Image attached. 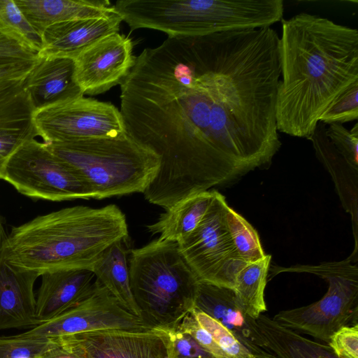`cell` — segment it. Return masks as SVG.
<instances>
[{
	"label": "cell",
	"mask_w": 358,
	"mask_h": 358,
	"mask_svg": "<svg viewBox=\"0 0 358 358\" xmlns=\"http://www.w3.org/2000/svg\"><path fill=\"white\" fill-rule=\"evenodd\" d=\"M280 37L271 27L169 36L120 84L127 131L160 157L143 193L168 209L268 165L281 146Z\"/></svg>",
	"instance_id": "1"
},
{
	"label": "cell",
	"mask_w": 358,
	"mask_h": 358,
	"mask_svg": "<svg viewBox=\"0 0 358 358\" xmlns=\"http://www.w3.org/2000/svg\"><path fill=\"white\" fill-rule=\"evenodd\" d=\"M281 22L277 129L310 140L322 114L358 83V31L308 13Z\"/></svg>",
	"instance_id": "2"
},
{
	"label": "cell",
	"mask_w": 358,
	"mask_h": 358,
	"mask_svg": "<svg viewBox=\"0 0 358 358\" xmlns=\"http://www.w3.org/2000/svg\"><path fill=\"white\" fill-rule=\"evenodd\" d=\"M1 249L8 264L42 274L60 269L88 268L113 243L128 238L124 213L115 204L76 206L55 210L7 233L1 226Z\"/></svg>",
	"instance_id": "3"
},
{
	"label": "cell",
	"mask_w": 358,
	"mask_h": 358,
	"mask_svg": "<svg viewBox=\"0 0 358 358\" xmlns=\"http://www.w3.org/2000/svg\"><path fill=\"white\" fill-rule=\"evenodd\" d=\"M115 10L131 30L199 36L271 27L283 15L280 0H119Z\"/></svg>",
	"instance_id": "4"
},
{
	"label": "cell",
	"mask_w": 358,
	"mask_h": 358,
	"mask_svg": "<svg viewBox=\"0 0 358 358\" xmlns=\"http://www.w3.org/2000/svg\"><path fill=\"white\" fill-rule=\"evenodd\" d=\"M131 292L150 329L169 331L194 308L199 280L176 242L157 238L129 251Z\"/></svg>",
	"instance_id": "5"
},
{
	"label": "cell",
	"mask_w": 358,
	"mask_h": 358,
	"mask_svg": "<svg viewBox=\"0 0 358 358\" xmlns=\"http://www.w3.org/2000/svg\"><path fill=\"white\" fill-rule=\"evenodd\" d=\"M45 144L78 173L95 199L143 194L160 166L159 156L127 131L115 137Z\"/></svg>",
	"instance_id": "6"
},
{
	"label": "cell",
	"mask_w": 358,
	"mask_h": 358,
	"mask_svg": "<svg viewBox=\"0 0 358 358\" xmlns=\"http://www.w3.org/2000/svg\"><path fill=\"white\" fill-rule=\"evenodd\" d=\"M292 272H308L324 278L328 290L319 301L310 305L282 310L273 320L296 332L329 342L345 326L358 324V269L345 260L318 266L284 268Z\"/></svg>",
	"instance_id": "7"
},
{
	"label": "cell",
	"mask_w": 358,
	"mask_h": 358,
	"mask_svg": "<svg viewBox=\"0 0 358 358\" xmlns=\"http://www.w3.org/2000/svg\"><path fill=\"white\" fill-rule=\"evenodd\" d=\"M3 180L34 199L62 201L93 198L78 173L36 138L23 143L10 156Z\"/></svg>",
	"instance_id": "8"
},
{
	"label": "cell",
	"mask_w": 358,
	"mask_h": 358,
	"mask_svg": "<svg viewBox=\"0 0 358 358\" xmlns=\"http://www.w3.org/2000/svg\"><path fill=\"white\" fill-rule=\"evenodd\" d=\"M225 198L215 190L201 222L178 242V249L199 281L234 289L238 271L245 266L238 256L225 219Z\"/></svg>",
	"instance_id": "9"
},
{
	"label": "cell",
	"mask_w": 358,
	"mask_h": 358,
	"mask_svg": "<svg viewBox=\"0 0 358 358\" xmlns=\"http://www.w3.org/2000/svg\"><path fill=\"white\" fill-rule=\"evenodd\" d=\"M34 126L44 143L115 137L127 132L113 104L84 96L36 110Z\"/></svg>",
	"instance_id": "10"
},
{
	"label": "cell",
	"mask_w": 358,
	"mask_h": 358,
	"mask_svg": "<svg viewBox=\"0 0 358 358\" xmlns=\"http://www.w3.org/2000/svg\"><path fill=\"white\" fill-rule=\"evenodd\" d=\"M145 329L150 328L125 309L96 280L91 292L77 303L24 333L50 338L106 329Z\"/></svg>",
	"instance_id": "11"
},
{
	"label": "cell",
	"mask_w": 358,
	"mask_h": 358,
	"mask_svg": "<svg viewBox=\"0 0 358 358\" xmlns=\"http://www.w3.org/2000/svg\"><path fill=\"white\" fill-rule=\"evenodd\" d=\"M57 338L79 358H171L169 334L161 329H106Z\"/></svg>",
	"instance_id": "12"
},
{
	"label": "cell",
	"mask_w": 358,
	"mask_h": 358,
	"mask_svg": "<svg viewBox=\"0 0 358 358\" xmlns=\"http://www.w3.org/2000/svg\"><path fill=\"white\" fill-rule=\"evenodd\" d=\"M132 41L109 34L74 59L75 78L83 94L94 95L121 84L135 64Z\"/></svg>",
	"instance_id": "13"
},
{
	"label": "cell",
	"mask_w": 358,
	"mask_h": 358,
	"mask_svg": "<svg viewBox=\"0 0 358 358\" xmlns=\"http://www.w3.org/2000/svg\"><path fill=\"white\" fill-rule=\"evenodd\" d=\"M23 81L0 80V179L15 151L38 136L34 122L35 110Z\"/></svg>",
	"instance_id": "14"
},
{
	"label": "cell",
	"mask_w": 358,
	"mask_h": 358,
	"mask_svg": "<svg viewBox=\"0 0 358 358\" xmlns=\"http://www.w3.org/2000/svg\"><path fill=\"white\" fill-rule=\"evenodd\" d=\"M122 22V17L115 10L99 17L54 24L47 27L41 35L43 46L39 55L74 59L101 38L118 33Z\"/></svg>",
	"instance_id": "15"
},
{
	"label": "cell",
	"mask_w": 358,
	"mask_h": 358,
	"mask_svg": "<svg viewBox=\"0 0 358 358\" xmlns=\"http://www.w3.org/2000/svg\"><path fill=\"white\" fill-rule=\"evenodd\" d=\"M36 110L83 96L75 78L74 59L41 56L23 81Z\"/></svg>",
	"instance_id": "16"
},
{
	"label": "cell",
	"mask_w": 358,
	"mask_h": 358,
	"mask_svg": "<svg viewBox=\"0 0 358 358\" xmlns=\"http://www.w3.org/2000/svg\"><path fill=\"white\" fill-rule=\"evenodd\" d=\"M1 226L0 330L34 327L38 325L34 287L39 275L17 269L6 262L1 249Z\"/></svg>",
	"instance_id": "17"
},
{
	"label": "cell",
	"mask_w": 358,
	"mask_h": 358,
	"mask_svg": "<svg viewBox=\"0 0 358 358\" xmlns=\"http://www.w3.org/2000/svg\"><path fill=\"white\" fill-rule=\"evenodd\" d=\"M36 299L38 325L58 316L87 296L96 279L88 268L60 269L41 275Z\"/></svg>",
	"instance_id": "18"
},
{
	"label": "cell",
	"mask_w": 358,
	"mask_h": 358,
	"mask_svg": "<svg viewBox=\"0 0 358 358\" xmlns=\"http://www.w3.org/2000/svg\"><path fill=\"white\" fill-rule=\"evenodd\" d=\"M250 345L277 358H338L328 345L312 341L260 315L248 318Z\"/></svg>",
	"instance_id": "19"
},
{
	"label": "cell",
	"mask_w": 358,
	"mask_h": 358,
	"mask_svg": "<svg viewBox=\"0 0 358 358\" xmlns=\"http://www.w3.org/2000/svg\"><path fill=\"white\" fill-rule=\"evenodd\" d=\"M27 20L40 34L54 24L99 17L115 10L108 0H15Z\"/></svg>",
	"instance_id": "20"
},
{
	"label": "cell",
	"mask_w": 358,
	"mask_h": 358,
	"mask_svg": "<svg viewBox=\"0 0 358 358\" xmlns=\"http://www.w3.org/2000/svg\"><path fill=\"white\" fill-rule=\"evenodd\" d=\"M194 308L227 327L248 349L251 343L248 317L234 289L199 281Z\"/></svg>",
	"instance_id": "21"
},
{
	"label": "cell",
	"mask_w": 358,
	"mask_h": 358,
	"mask_svg": "<svg viewBox=\"0 0 358 358\" xmlns=\"http://www.w3.org/2000/svg\"><path fill=\"white\" fill-rule=\"evenodd\" d=\"M127 239L117 241L108 246L90 270L125 309L140 317L131 289Z\"/></svg>",
	"instance_id": "22"
},
{
	"label": "cell",
	"mask_w": 358,
	"mask_h": 358,
	"mask_svg": "<svg viewBox=\"0 0 358 358\" xmlns=\"http://www.w3.org/2000/svg\"><path fill=\"white\" fill-rule=\"evenodd\" d=\"M215 189L186 197L160 215L155 222L147 226L159 238L178 242L192 232L206 213L215 194Z\"/></svg>",
	"instance_id": "23"
},
{
	"label": "cell",
	"mask_w": 358,
	"mask_h": 358,
	"mask_svg": "<svg viewBox=\"0 0 358 358\" xmlns=\"http://www.w3.org/2000/svg\"><path fill=\"white\" fill-rule=\"evenodd\" d=\"M271 256L246 263L236 276L234 291L245 315L256 319L266 310L264 289Z\"/></svg>",
	"instance_id": "24"
},
{
	"label": "cell",
	"mask_w": 358,
	"mask_h": 358,
	"mask_svg": "<svg viewBox=\"0 0 358 358\" xmlns=\"http://www.w3.org/2000/svg\"><path fill=\"white\" fill-rule=\"evenodd\" d=\"M40 59L38 51L0 31V80H24Z\"/></svg>",
	"instance_id": "25"
},
{
	"label": "cell",
	"mask_w": 358,
	"mask_h": 358,
	"mask_svg": "<svg viewBox=\"0 0 358 358\" xmlns=\"http://www.w3.org/2000/svg\"><path fill=\"white\" fill-rule=\"evenodd\" d=\"M225 219L235 250L243 262H254L265 257L256 230L229 205L226 208Z\"/></svg>",
	"instance_id": "26"
},
{
	"label": "cell",
	"mask_w": 358,
	"mask_h": 358,
	"mask_svg": "<svg viewBox=\"0 0 358 358\" xmlns=\"http://www.w3.org/2000/svg\"><path fill=\"white\" fill-rule=\"evenodd\" d=\"M0 31L41 52V35L34 29L15 0H0Z\"/></svg>",
	"instance_id": "27"
},
{
	"label": "cell",
	"mask_w": 358,
	"mask_h": 358,
	"mask_svg": "<svg viewBox=\"0 0 358 358\" xmlns=\"http://www.w3.org/2000/svg\"><path fill=\"white\" fill-rule=\"evenodd\" d=\"M56 343V337H37L25 333L0 336V358H36Z\"/></svg>",
	"instance_id": "28"
},
{
	"label": "cell",
	"mask_w": 358,
	"mask_h": 358,
	"mask_svg": "<svg viewBox=\"0 0 358 358\" xmlns=\"http://www.w3.org/2000/svg\"><path fill=\"white\" fill-rule=\"evenodd\" d=\"M193 311L199 324L229 358H254L253 354L227 327L195 308Z\"/></svg>",
	"instance_id": "29"
},
{
	"label": "cell",
	"mask_w": 358,
	"mask_h": 358,
	"mask_svg": "<svg viewBox=\"0 0 358 358\" xmlns=\"http://www.w3.org/2000/svg\"><path fill=\"white\" fill-rule=\"evenodd\" d=\"M327 137L341 155L348 166L358 169V124L355 123L350 130L343 124L334 123L327 125Z\"/></svg>",
	"instance_id": "30"
},
{
	"label": "cell",
	"mask_w": 358,
	"mask_h": 358,
	"mask_svg": "<svg viewBox=\"0 0 358 358\" xmlns=\"http://www.w3.org/2000/svg\"><path fill=\"white\" fill-rule=\"evenodd\" d=\"M358 119V83L341 94L320 117V121L329 125Z\"/></svg>",
	"instance_id": "31"
},
{
	"label": "cell",
	"mask_w": 358,
	"mask_h": 358,
	"mask_svg": "<svg viewBox=\"0 0 358 358\" xmlns=\"http://www.w3.org/2000/svg\"><path fill=\"white\" fill-rule=\"evenodd\" d=\"M167 332L170 338L171 358H214L193 337L177 326Z\"/></svg>",
	"instance_id": "32"
},
{
	"label": "cell",
	"mask_w": 358,
	"mask_h": 358,
	"mask_svg": "<svg viewBox=\"0 0 358 358\" xmlns=\"http://www.w3.org/2000/svg\"><path fill=\"white\" fill-rule=\"evenodd\" d=\"M177 327L193 337L214 358H229L217 345L210 333L199 324L193 310L182 318Z\"/></svg>",
	"instance_id": "33"
},
{
	"label": "cell",
	"mask_w": 358,
	"mask_h": 358,
	"mask_svg": "<svg viewBox=\"0 0 358 358\" xmlns=\"http://www.w3.org/2000/svg\"><path fill=\"white\" fill-rule=\"evenodd\" d=\"M328 343L338 358H358V324L341 327Z\"/></svg>",
	"instance_id": "34"
},
{
	"label": "cell",
	"mask_w": 358,
	"mask_h": 358,
	"mask_svg": "<svg viewBox=\"0 0 358 358\" xmlns=\"http://www.w3.org/2000/svg\"><path fill=\"white\" fill-rule=\"evenodd\" d=\"M56 344L47 352L36 358H79L76 355L69 352L60 344L58 338Z\"/></svg>",
	"instance_id": "35"
},
{
	"label": "cell",
	"mask_w": 358,
	"mask_h": 358,
	"mask_svg": "<svg viewBox=\"0 0 358 358\" xmlns=\"http://www.w3.org/2000/svg\"><path fill=\"white\" fill-rule=\"evenodd\" d=\"M250 352L253 354L254 358H277L271 354L266 352L255 345L250 350Z\"/></svg>",
	"instance_id": "36"
},
{
	"label": "cell",
	"mask_w": 358,
	"mask_h": 358,
	"mask_svg": "<svg viewBox=\"0 0 358 358\" xmlns=\"http://www.w3.org/2000/svg\"><path fill=\"white\" fill-rule=\"evenodd\" d=\"M1 224H2V222H1V216H0V226Z\"/></svg>",
	"instance_id": "37"
}]
</instances>
